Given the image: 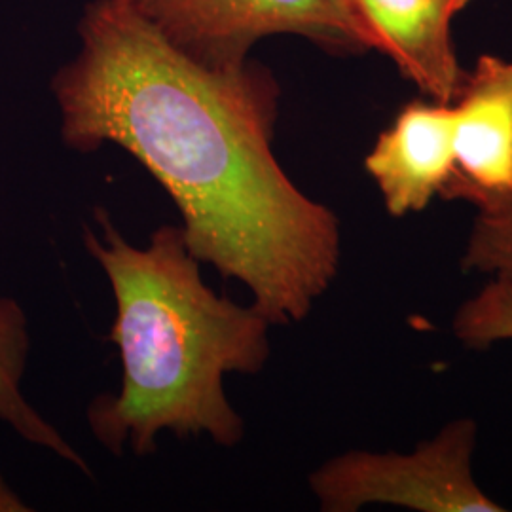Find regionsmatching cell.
I'll list each match as a JSON object with an SVG mask.
<instances>
[{
    "instance_id": "7a4b0ae2",
    "label": "cell",
    "mask_w": 512,
    "mask_h": 512,
    "mask_svg": "<svg viewBox=\"0 0 512 512\" xmlns=\"http://www.w3.org/2000/svg\"><path fill=\"white\" fill-rule=\"evenodd\" d=\"M95 220L103 234L86 226L84 241L116 300L109 340L120 349L124 378L116 397L90 404L93 435L110 452L122 454L129 444L137 456L154 452L162 431L236 446L245 427L224 393V376L264 368L272 323L203 283L183 226H162L147 249H137L109 213L99 209Z\"/></svg>"
},
{
    "instance_id": "8992f818",
    "label": "cell",
    "mask_w": 512,
    "mask_h": 512,
    "mask_svg": "<svg viewBox=\"0 0 512 512\" xmlns=\"http://www.w3.org/2000/svg\"><path fill=\"white\" fill-rule=\"evenodd\" d=\"M456 110L452 103L416 99L397 112L365 158L366 173L385 211L404 219L442 196L456 171Z\"/></svg>"
},
{
    "instance_id": "ba28073f",
    "label": "cell",
    "mask_w": 512,
    "mask_h": 512,
    "mask_svg": "<svg viewBox=\"0 0 512 512\" xmlns=\"http://www.w3.org/2000/svg\"><path fill=\"white\" fill-rule=\"evenodd\" d=\"M29 353L27 319L18 304L10 298H0V420L10 423L23 439L44 446L78 469L90 473L86 461L74 452L54 427L21 393V378Z\"/></svg>"
},
{
    "instance_id": "5b68a950",
    "label": "cell",
    "mask_w": 512,
    "mask_h": 512,
    "mask_svg": "<svg viewBox=\"0 0 512 512\" xmlns=\"http://www.w3.org/2000/svg\"><path fill=\"white\" fill-rule=\"evenodd\" d=\"M456 171L444 200L475 207L512 196V61L482 55L454 99Z\"/></svg>"
},
{
    "instance_id": "9c48e42d",
    "label": "cell",
    "mask_w": 512,
    "mask_h": 512,
    "mask_svg": "<svg viewBox=\"0 0 512 512\" xmlns=\"http://www.w3.org/2000/svg\"><path fill=\"white\" fill-rule=\"evenodd\" d=\"M476 211L461 268L512 283V196L484 203Z\"/></svg>"
},
{
    "instance_id": "6da1fadb",
    "label": "cell",
    "mask_w": 512,
    "mask_h": 512,
    "mask_svg": "<svg viewBox=\"0 0 512 512\" xmlns=\"http://www.w3.org/2000/svg\"><path fill=\"white\" fill-rule=\"evenodd\" d=\"M80 35L54 78L65 143L128 150L179 207L192 255L241 281L272 325L302 321L338 274L342 238L275 160L272 78L196 61L124 0L93 2Z\"/></svg>"
},
{
    "instance_id": "3957f363",
    "label": "cell",
    "mask_w": 512,
    "mask_h": 512,
    "mask_svg": "<svg viewBox=\"0 0 512 512\" xmlns=\"http://www.w3.org/2000/svg\"><path fill=\"white\" fill-rule=\"evenodd\" d=\"M478 425L473 418L446 423L412 454L353 450L323 463L310 476L321 511L355 512L395 505L418 512H503L473 475Z\"/></svg>"
},
{
    "instance_id": "30bf717a",
    "label": "cell",
    "mask_w": 512,
    "mask_h": 512,
    "mask_svg": "<svg viewBox=\"0 0 512 512\" xmlns=\"http://www.w3.org/2000/svg\"><path fill=\"white\" fill-rule=\"evenodd\" d=\"M452 332L471 349L512 342V283L490 279L459 306L452 319Z\"/></svg>"
},
{
    "instance_id": "277c9868",
    "label": "cell",
    "mask_w": 512,
    "mask_h": 512,
    "mask_svg": "<svg viewBox=\"0 0 512 512\" xmlns=\"http://www.w3.org/2000/svg\"><path fill=\"white\" fill-rule=\"evenodd\" d=\"M196 61L238 69L258 38L291 33L334 48H368L348 0H124Z\"/></svg>"
},
{
    "instance_id": "52a82bcc",
    "label": "cell",
    "mask_w": 512,
    "mask_h": 512,
    "mask_svg": "<svg viewBox=\"0 0 512 512\" xmlns=\"http://www.w3.org/2000/svg\"><path fill=\"white\" fill-rule=\"evenodd\" d=\"M473 0H348L372 50L387 55L423 95L454 103L465 80L452 21Z\"/></svg>"
}]
</instances>
